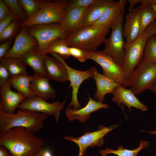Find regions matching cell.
Instances as JSON below:
<instances>
[{"label": "cell", "mask_w": 156, "mask_h": 156, "mask_svg": "<svg viewBox=\"0 0 156 156\" xmlns=\"http://www.w3.org/2000/svg\"><path fill=\"white\" fill-rule=\"evenodd\" d=\"M22 23L15 19L10 25L0 34V41L2 43L4 42L12 40L16 38L19 33L22 27Z\"/></svg>", "instance_id": "31"}, {"label": "cell", "mask_w": 156, "mask_h": 156, "mask_svg": "<svg viewBox=\"0 0 156 156\" xmlns=\"http://www.w3.org/2000/svg\"><path fill=\"white\" fill-rule=\"evenodd\" d=\"M109 29L92 26L83 28L69 35L66 39V45L86 52L97 51L98 47L106 40Z\"/></svg>", "instance_id": "4"}, {"label": "cell", "mask_w": 156, "mask_h": 156, "mask_svg": "<svg viewBox=\"0 0 156 156\" xmlns=\"http://www.w3.org/2000/svg\"><path fill=\"white\" fill-rule=\"evenodd\" d=\"M129 3V7L128 9L129 13L131 12L134 8V7L138 4H141L142 0H127Z\"/></svg>", "instance_id": "40"}, {"label": "cell", "mask_w": 156, "mask_h": 156, "mask_svg": "<svg viewBox=\"0 0 156 156\" xmlns=\"http://www.w3.org/2000/svg\"><path fill=\"white\" fill-rule=\"evenodd\" d=\"M46 77L49 80L64 83L68 80L67 70L63 63L54 57L44 56Z\"/></svg>", "instance_id": "19"}, {"label": "cell", "mask_w": 156, "mask_h": 156, "mask_svg": "<svg viewBox=\"0 0 156 156\" xmlns=\"http://www.w3.org/2000/svg\"><path fill=\"white\" fill-rule=\"evenodd\" d=\"M16 19L13 13L11 12L8 14L0 20V34Z\"/></svg>", "instance_id": "36"}, {"label": "cell", "mask_w": 156, "mask_h": 156, "mask_svg": "<svg viewBox=\"0 0 156 156\" xmlns=\"http://www.w3.org/2000/svg\"><path fill=\"white\" fill-rule=\"evenodd\" d=\"M42 156H55L52 155L50 151L48 149H42Z\"/></svg>", "instance_id": "43"}, {"label": "cell", "mask_w": 156, "mask_h": 156, "mask_svg": "<svg viewBox=\"0 0 156 156\" xmlns=\"http://www.w3.org/2000/svg\"><path fill=\"white\" fill-rule=\"evenodd\" d=\"M127 2V1L126 0L116 1L106 8L99 19L90 26L109 29L121 12L125 8Z\"/></svg>", "instance_id": "20"}, {"label": "cell", "mask_w": 156, "mask_h": 156, "mask_svg": "<svg viewBox=\"0 0 156 156\" xmlns=\"http://www.w3.org/2000/svg\"><path fill=\"white\" fill-rule=\"evenodd\" d=\"M41 1L42 4L40 10L33 16L22 23V26L28 28L36 24L54 23L62 24L68 0Z\"/></svg>", "instance_id": "6"}, {"label": "cell", "mask_w": 156, "mask_h": 156, "mask_svg": "<svg viewBox=\"0 0 156 156\" xmlns=\"http://www.w3.org/2000/svg\"><path fill=\"white\" fill-rule=\"evenodd\" d=\"M68 49L70 55L80 62H84L86 60L90 59L86 51L77 48L69 47Z\"/></svg>", "instance_id": "35"}, {"label": "cell", "mask_w": 156, "mask_h": 156, "mask_svg": "<svg viewBox=\"0 0 156 156\" xmlns=\"http://www.w3.org/2000/svg\"><path fill=\"white\" fill-rule=\"evenodd\" d=\"M146 28L134 41L126 45L125 57L122 67L126 80L139 64L144 56L145 47L149 37L152 36Z\"/></svg>", "instance_id": "7"}, {"label": "cell", "mask_w": 156, "mask_h": 156, "mask_svg": "<svg viewBox=\"0 0 156 156\" xmlns=\"http://www.w3.org/2000/svg\"><path fill=\"white\" fill-rule=\"evenodd\" d=\"M3 1L10 8L11 12L14 15L16 19L22 23L27 19L25 13L21 6L18 0Z\"/></svg>", "instance_id": "32"}, {"label": "cell", "mask_w": 156, "mask_h": 156, "mask_svg": "<svg viewBox=\"0 0 156 156\" xmlns=\"http://www.w3.org/2000/svg\"><path fill=\"white\" fill-rule=\"evenodd\" d=\"M38 45L36 38L28 33L26 27L22 26L19 33L15 38L12 47L2 60L7 58L20 57Z\"/></svg>", "instance_id": "13"}, {"label": "cell", "mask_w": 156, "mask_h": 156, "mask_svg": "<svg viewBox=\"0 0 156 156\" xmlns=\"http://www.w3.org/2000/svg\"><path fill=\"white\" fill-rule=\"evenodd\" d=\"M156 12V5L153 4H148Z\"/></svg>", "instance_id": "47"}, {"label": "cell", "mask_w": 156, "mask_h": 156, "mask_svg": "<svg viewBox=\"0 0 156 156\" xmlns=\"http://www.w3.org/2000/svg\"><path fill=\"white\" fill-rule=\"evenodd\" d=\"M65 101H55L52 103L36 96L30 99H25L18 107L19 109H25L54 116L57 122L59 120L60 112L64 107Z\"/></svg>", "instance_id": "11"}, {"label": "cell", "mask_w": 156, "mask_h": 156, "mask_svg": "<svg viewBox=\"0 0 156 156\" xmlns=\"http://www.w3.org/2000/svg\"><path fill=\"white\" fill-rule=\"evenodd\" d=\"M118 126V125H112L107 127L101 125L96 131L91 132H86L79 138H76L70 136H66L64 138L73 141L77 145L79 148L78 156H84L88 147L102 146L106 135Z\"/></svg>", "instance_id": "10"}, {"label": "cell", "mask_w": 156, "mask_h": 156, "mask_svg": "<svg viewBox=\"0 0 156 156\" xmlns=\"http://www.w3.org/2000/svg\"><path fill=\"white\" fill-rule=\"evenodd\" d=\"M31 76V86L36 96L45 100L55 98L56 90L51 86L48 78L35 73Z\"/></svg>", "instance_id": "22"}, {"label": "cell", "mask_w": 156, "mask_h": 156, "mask_svg": "<svg viewBox=\"0 0 156 156\" xmlns=\"http://www.w3.org/2000/svg\"><path fill=\"white\" fill-rule=\"evenodd\" d=\"M44 53L45 55L47 53H56L66 59L71 56L65 39H57L53 40L47 47Z\"/></svg>", "instance_id": "28"}, {"label": "cell", "mask_w": 156, "mask_h": 156, "mask_svg": "<svg viewBox=\"0 0 156 156\" xmlns=\"http://www.w3.org/2000/svg\"><path fill=\"white\" fill-rule=\"evenodd\" d=\"M88 7L74 8L65 12L62 24L69 35L81 29L83 20Z\"/></svg>", "instance_id": "21"}, {"label": "cell", "mask_w": 156, "mask_h": 156, "mask_svg": "<svg viewBox=\"0 0 156 156\" xmlns=\"http://www.w3.org/2000/svg\"><path fill=\"white\" fill-rule=\"evenodd\" d=\"M27 31L36 38L38 48L43 52L53 40L57 39H66L69 35L62 24L59 23L35 25L28 28Z\"/></svg>", "instance_id": "8"}, {"label": "cell", "mask_w": 156, "mask_h": 156, "mask_svg": "<svg viewBox=\"0 0 156 156\" xmlns=\"http://www.w3.org/2000/svg\"><path fill=\"white\" fill-rule=\"evenodd\" d=\"M139 7L140 9V35L149 24L155 21L156 12L148 4L146 3H141Z\"/></svg>", "instance_id": "27"}, {"label": "cell", "mask_w": 156, "mask_h": 156, "mask_svg": "<svg viewBox=\"0 0 156 156\" xmlns=\"http://www.w3.org/2000/svg\"><path fill=\"white\" fill-rule=\"evenodd\" d=\"M88 96V102L85 107L78 109H73L69 107L66 108V115L70 121H73L76 119L79 120L80 122H85L90 118L91 113L101 108H109L107 104L94 100L89 95Z\"/></svg>", "instance_id": "16"}, {"label": "cell", "mask_w": 156, "mask_h": 156, "mask_svg": "<svg viewBox=\"0 0 156 156\" xmlns=\"http://www.w3.org/2000/svg\"><path fill=\"white\" fill-rule=\"evenodd\" d=\"M89 70L92 74V77L95 80L96 85L94 98L98 101L103 103L105 100V95L108 93L112 94L115 88L121 84L100 73L95 66L90 67Z\"/></svg>", "instance_id": "18"}, {"label": "cell", "mask_w": 156, "mask_h": 156, "mask_svg": "<svg viewBox=\"0 0 156 156\" xmlns=\"http://www.w3.org/2000/svg\"><path fill=\"white\" fill-rule=\"evenodd\" d=\"M42 149L41 148H40L38 150L36 156H42Z\"/></svg>", "instance_id": "45"}, {"label": "cell", "mask_w": 156, "mask_h": 156, "mask_svg": "<svg viewBox=\"0 0 156 156\" xmlns=\"http://www.w3.org/2000/svg\"><path fill=\"white\" fill-rule=\"evenodd\" d=\"M12 40H9L1 43L0 45V59L1 60L10 50Z\"/></svg>", "instance_id": "38"}, {"label": "cell", "mask_w": 156, "mask_h": 156, "mask_svg": "<svg viewBox=\"0 0 156 156\" xmlns=\"http://www.w3.org/2000/svg\"><path fill=\"white\" fill-rule=\"evenodd\" d=\"M12 85L8 82L0 87V110L8 114H13L24 97L18 92L11 89Z\"/></svg>", "instance_id": "15"}, {"label": "cell", "mask_w": 156, "mask_h": 156, "mask_svg": "<svg viewBox=\"0 0 156 156\" xmlns=\"http://www.w3.org/2000/svg\"><path fill=\"white\" fill-rule=\"evenodd\" d=\"M112 94V101L122 109L125 105L130 111H132V107L140 109L142 112L147 110V107L137 98L130 89H127L120 85L115 88Z\"/></svg>", "instance_id": "14"}, {"label": "cell", "mask_w": 156, "mask_h": 156, "mask_svg": "<svg viewBox=\"0 0 156 156\" xmlns=\"http://www.w3.org/2000/svg\"><path fill=\"white\" fill-rule=\"evenodd\" d=\"M116 1L113 0H97L89 6L84 16L81 29L90 26L97 21L104 10Z\"/></svg>", "instance_id": "24"}, {"label": "cell", "mask_w": 156, "mask_h": 156, "mask_svg": "<svg viewBox=\"0 0 156 156\" xmlns=\"http://www.w3.org/2000/svg\"><path fill=\"white\" fill-rule=\"evenodd\" d=\"M48 116L23 109H19L13 114H7L0 110V134L11 128L18 127L37 133L44 127V122Z\"/></svg>", "instance_id": "2"}, {"label": "cell", "mask_w": 156, "mask_h": 156, "mask_svg": "<svg viewBox=\"0 0 156 156\" xmlns=\"http://www.w3.org/2000/svg\"><path fill=\"white\" fill-rule=\"evenodd\" d=\"M44 140L25 128H11L0 134V144L7 148L12 156H36Z\"/></svg>", "instance_id": "1"}, {"label": "cell", "mask_w": 156, "mask_h": 156, "mask_svg": "<svg viewBox=\"0 0 156 156\" xmlns=\"http://www.w3.org/2000/svg\"><path fill=\"white\" fill-rule=\"evenodd\" d=\"M156 5V0H142V3Z\"/></svg>", "instance_id": "44"}, {"label": "cell", "mask_w": 156, "mask_h": 156, "mask_svg": "<svg viewBox=\"0 0 156 156\" xmlns=\"http://www.w3.org/2000/svg\"><path fill=\"white\" fill-rule=\"evenodd\" d=\"M11 11L3 0H0V20L8 14Z\"/></svg>", "instance_id": "39"}, {"label": "cell", "mask_w": 156, "mask_h": 156, "mask_svg": "<svg viewBox=\"0 0 156 156\" xmlns=\"http://www.w3.org/2000/svg\"><path fill=\"white\" fill-rule=\"evenodd\" d=\"M147 28L152 35H156V21H153L149 24Z\"/></svg>", "instance_id": "42"}, {"label": "cell", "mask_w": 156, "mask_h": 156, "mask_svg": "<svg viewBox=\"0 0 156 156\" xmlns=\"http://www.w3.org/2000/svg\"><path fill=\"white\" fill-rule=\"evenodd\" d=\"M31 78L28 75H18L11 77L9 82L25 99H30L36 96L31 88Z\"/></svg>", "instance_id": "25"}, {"label": "cell", "mask_w": 156, "mask_h": 156, "mask_svg": "<svg viewBox=\"0 0 156 156\" xmlns=\"http://www.w3.org/2000/svg\"><path fill=\"white\" fill-rule=\"evenodd\" d=\"M43 51L35 46L20 57L26 65L29 66L34 73L46 77Z\"/></svg>", "instance_id": "23"}, {"label": "cell", "mask_w": 156, "mask_h": 156, "mask_svg": "<svg viewBox=\"0 0 156 156\" xmlns=\"http://www.w3.org/2000/svg\"><path fill=\"white\" fill-rule=\"evenodd\" d=\"M151 90L154 93L156 94V84L153 87Z\"/></svg>", "instance_id": "46"}, {"label": "cell", "mask_w": 156, "mask_h": 156, "mask_svg": "<svg viewBox=\"0 0 156 156\" xmlns=\"http://www.w3.org/2000/svg\"><path fill=\"white\" fill-rule=\"evenodd\" d=\"M11 78L8 71L6 68L0 63V86H3L8 82Z\"/></svg>", "instance_id": "37"}, {"label": "cell", "mask_w": 156, "mask_h": 156, "mask_svg": "<svg viewBox=\"0 0 156 156\" xmlns=\"http://www.w3.org/2000/svg\"><path fill=\"white\" fill-rule=\"evenodd\" d=\"M11 77L20 75H28L27 65L20 57L7 58L1 60Z\"/></svg>", "instance_id": "26"}, {"label": "cell", "mask_w": 156, "mask_h": 156, "mask_svg": "<svg viewBox=\"0 0 156 156\" xmlns=\"http://www.w3.org/2000/svg\"><path fill=\"white\" fill-rule=\"evenodd\" d=\"M90 59L99 64L103 69V74L117 83L122 85L126 79L122 68L111 57L101 51L86 52Z\"/></svg>", "instance_id": "9"}, {"label": "cell", "mask_w": 156, "mask_h": 156, "mask_svg": "<svg viewBox=\"0 0 156 156\" xmlns=\"http://www.w3.org/2000/svg\"><path fill=\"white\" fill-rule=\"evenodd\" d=\"M18 1L25 13L27 19L40 10L42 4L41 0H18Z\"/></svg>", "instance_id": "30"}, {"label": "cell", "mask_w": 156, "mask_h": 156, "mask_svg": "<svg viewBox=\"0 0 156 156\" xmlns=\"http://www.w3.org/2000/svg\"><path fill=\"white\" fill-rule=\"evenodd\" d=\"M0 156H12L8 149L0 144Z\"/></svg>", "instance_id": "41"}, {"label": "cell", "mask_w": 156, "mask_h": 156, "mask_svg": "<svg viewBox=\"0 0 156 156\" xmlns=\"http://www.w3.org/2000/svg\"><path fill=\"white\" fill-rule=\"evenodd\" d=\"M53 57L60 60L66 68L68 77V81H70L72 86V100L69 105V107L73 106L74 109L81 108V104L77 98L78 90L81 83L85 80L92 77V74L89 69L86 71H81L73 68L66 63L64 59L58 54L55 53H50Z\"/></svg>", "instance_id": "12"}, {"label": "cell", "mask_w": 156, "mask_h": 156, "mask_svg": "<svg viewBox=\"0 0 156 156\" xmlns=\"http://www.w3.org/2000/svg\"><path fill=\"white\" fill-rule=\"evenodd\" d=\"M149 142L142 140L140 142L139 146L133 150H128L123 148L122 146L117 148V150H114L109 148H106L103 150L101 149L99 153L102 156H106L109 153H113L116 156H137L138 152L142 149L146 148L149 146Z\"/></svg>", "instance_id": "29"}, {"label": "cell", "mask_w": 156, "mask_h": 156, "mask_svg": "<svg viewBox=\"0 0 156 156\" xmlns=\"http://www.w3.org/2000/svg\"><path fill=\"white\" fill-rule=\"evenodd\" d=\"M96 1L97 0H68L65 12L74 8L89 6Z\"/></svg>", "instance_id": "34"}, {"label": "cell", "mask_w": 156, "mask_h": 156, "mask_svg": "<svg viewBox=\"0 0 156 156\" xmlns=\"http://www.w3.org/2000/svg\"><path fill=\"white\" fill-rule=\"evenodd\" d=\"M144 57L156 60V35L150 36L147 42L144 53Z\"/></svg>", "instance_id": "33"}, {"label": "cell", "mask_w": 156, "mask_h": 156, "mask_svg": "<svg viewBox=\"0 0 156 156\" xmlns=\"http://www.w3.org/2000/svg\"><path fill=\"white\" fill-rule=\"evenodd\" d=\"M149 133H150L151 134H154L155 135H156V131H149L148 132Z\"/></svg>", "instance_id": "48"}, {"label": "cell", "mask_w": 156, "mask_h": 156, "mask_svg": "<svg viewBox=\"0 0 156 156\" xmlns=\"http://www.w3.org/2000/svg\"><path fill=\"white\" fill-rule=\"evenodd\" d=\"M140 9L139 6L134 8L126 16L123 26V34L125 38L126 45L135 40L140 35Z\"/></svg>", "instance_id": "17"}, {"label": "cell", "mask_w": 156, "mask_h": 156, "mask_svg": "<svg viewBox=\"0 0 156 156\" xmlns=\"http://www.w3.org/2000/svg\"><path fill=\"white\" fill-rule=\"evenodd\" d=\"M137 67L122 85L130 87L135 95L151 90L156 84V60L143 57Z\"/></svg>", "instance_id": "3"}, {"label": "cell", "mask_w": 156, "mask_h": 156, "mask_svg": "<svg viewBox=\"0 0 156 156\" xmlns=\"http://www.w3.org/2000/svg\"><path fill=\"white\" fill-rule=\"evenodd\" d=\"M125 8L120 13L111 27V33L104 42L103 52L122 67L126 44L124 40L123 26Z\"/></svg>", "instance_id": "5"}]
</instances>
